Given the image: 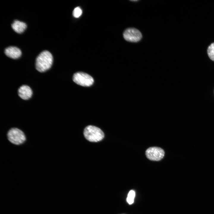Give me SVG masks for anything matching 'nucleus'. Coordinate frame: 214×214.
Returning a JSON list of instances; mask_svg holds the SVG:
<instances>
[{"instance_id": "nucleus-1", "label": "nucleus", "mask_w": 214, "mask_h": 214, "mask_svg": "<svg viewBox=\"0 0 214 214\" xmlns=\"http://www.w3.org/2000/svg\"><path fill=\"white\" fill-rule=\"evenodd\" d=\"M52 54L48 51L42 52L37 57L35 62L36 69L40 72H44L51 67L53 62Z\"/></svg>"}, {"instance_id": "nucleus-2", "label": "nucleus", "mask_w": 214, "mask_h": 214, "mask_svg": "<svg viewBox=\"0 0 214 214\" xmlns=\"http://www.w3.org/2000/svg\"><path fill=\"white\" fill-rule=\"evenodd\" d=\"M84 134L86 139L91 142H97L102 140L104 137V134L99 128L92 125H89L85 128Z\"/></svg>"}, {"instance_id": "nucleus-3", "label": "nucleus", "mask_w": 214, "mask_h": 214, "mask_svg": "<svg viewBox=\"0 0 214 214\" xmlns=\"http://www.w3.org/2000/svg\"><path fill=\"white\" fill-rule=\"evenodd\" d=\"M7 137L10 142L17 145L22 144L26 140V136L24 133L17 128L10 129L7 132Z\"/></svg>"}, {"instance_id": "nucleus-4", "label": "nucleus", "mask_w": 214, "mask_h": 214, "mask_svg": "<svg viewBox=\"0 0 214 214\" xmlns=\"http://www.w3.org/2000/svg\"><path fill=\"white\" fill-rule=\"evenodd\" d=\"M73 79L76 84L84 86H89L92 85L94 80L89 74L82 72H78L73 75Z\"/></svg>"}, {"instance_id": "nucleus-5", "label": "nucleus", "mask_w": 214, "mask_h": 214, "mask_svg": "<svg viewBox=\"0 0 214 214\" xmlns=\"http://www.w3.org/2000/svg\"><path fill=\"white\" fill-rule=\"evenodd\" d=\"M123 36L125 40L132 42H138L142 37L140 32L133 28H130L126 29L123 32Z\"/></svg>"}, {"instance_id": "nucleus-6", "label": "nucleus", "mask_w": 214, "mask_h": 214, "mask_svg": "<svg viewBox=\"0 0 214 214\" xmlns=\"http://www.w3.org/2000/svg\"><path fill=\"white\" fill-rule=\"evenodd\" d=\"M146 155L149 160L152 161H159L163 158L164 152L162 148L157 147H151L146 151Z\"/></svg>"}, {"instance_id": "nucleus-7", "label": "nucleus", "mask_w": 214, "mask_h": 214, "mask_svg": "<svg viewBox=\"0 0 214 214\" xmlns=\"http://www.w3.org/2000/svg\"><path fill=\"white\" fill-rule=\"evenodd\" d=\"M4 53L8 57L15 59L19 58L22 54L21 51L19 48L13 46H10L6 48Z\"/></svg>"}, {"instance_id": "nucleus-8", "label": "nucleus", "mask_w": 214, "mask_h": 214, "mask_svg": "<svg viewBox=\"0 0 214 214\" xmlns=\"http://www.w3.org/2000/svg\"><path fill=\"white\" fill-rule=\"evenodd\" d=\"M18 93L21 98L24 100H27L31 97L32 95V91L29 86L23 85L19 88Z\"/></svg>"}, {"instance_id": "nucleus-9", "label": "nucleus", "mask_w": 214, "mask_h": 214, "mask_svg": "<svg viewBox=\"0 0 214 214\" xmlns=\"http://www.w3.org/2000/svg\"><path fill=\"white\" fill-rule=\"evenodd\" d=\"M11 26L15 32L21 34L25 30L27 27V25L23 22L15 20L12 24Z\"/></svg>"}, {"instance_id": "nucleus-10", "label": "nucleus", "mask_w": 214, "mask_h": 214, "mask_svg": "<svg viewBox=\"0 0 214 214\" xmlns=\"http://www.w3.org/2000/svg\"><path fill=\"white\" fill-rule=\"evenodd\" d=\"M207 51L209 58L214 61V43H211L208 47Z\"/></svg>"}, {"instance_id": "nucleus-11", "label": "nucleus", "mask_w": 214, "mask_h": 214, "mask_svg": "<svg viewBox=\"0 0 214 214\" xmlns=\"http://www.w3.org/2000/svg\"><path fill=\"white\" fill-rule=\"evenodd\" d=\"M135 196V193L133 190H131L129 192L127 198V201L129 204H131L133 203Z\"/></svg>"}, {"instance_id": "nucleus-12", "label": "nucleus", "mask_w": 214, "mask_h": 214, "mask_svg": "<svg viewBox=\"0 0 214 214\" xmlns=\"http://www.w3.org/2000/svg\"><path fill=\"white\" fill-rule=\"evenodd\" d=\"M82 10L79 7H75L73 10V16L75 18L80 17L82 15Z\"/></svg>"}]
</instances>
